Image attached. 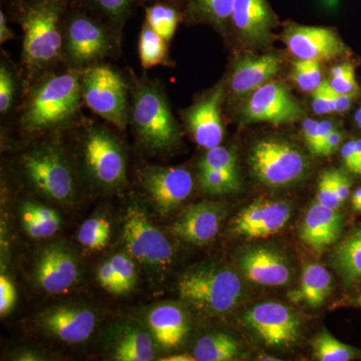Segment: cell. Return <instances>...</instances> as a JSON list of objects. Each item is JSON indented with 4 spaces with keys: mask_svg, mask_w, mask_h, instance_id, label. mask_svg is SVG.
Instances as JSON below:
<instances>
[{
    "mask_svg": "<svg viewBox=\"0 0 361 361\" xmlns=\"http://www.w3.org/2000/svg\"><path fill=\"white\" fill-rule=\"evenodd\" d=\"M244 319L266 345L290 346L298 341L300 323L283 304H258L246 313Z\"/></svg>",
    "mask_w": 361,
    "mask_h": 361,
    "instance_id": "obj_13",
    "label": "cell"
},
{
    "mask_svg": "<svg viewBox=\"0 0 361 361\" xmlns=\"http://www.w3.org/2000/svg\"><path fill=\"white\" fill-rule=\"evenodd\" d=\"M312 348L314 357L320 361H349L356 356L355 348L342 343L326 330L317 334Z\"/></svg>",
    "mask_w": 361,
    "mask_h": 361,
    "instance_id": "obj_35",
    "label": "cell"
},
{
    "mask_svg": "<svg viewBox=\"0 0 361 361\" xmlns=\"http://www.w3.org/2000/svg\"><path fill=\"white\" fill-rule=\"evenodd\" d=\"M137 54L145 71L159 66H170L169 42L145 23H142L137 39Z\"/></svg>",
    "mask_w": 361,
    "mask_h": 361,
    "instance_id": "obj_29",
    "label": "cell"
},
{
    "mask_svg": "<svg viewBox=\"0 0 361 361\" xmlns=\"http://www.w3.org/2000/svg\"><path fill=\"white\" fill-rule=\"evenodd\" d=\"M334 130V123L330 121H322L319 123V146H318V156L322 153V147L324 146L327 137Z\"/></svg>",
    "mask_w": 361,
    "mask_h": 361,
    "instance_id": "obj_53",
    "label": "cell"
},
{
    "mask_svg": "<svg viewBox=\"0 0 361 361\" xmlns=\"http://www.w3.org/2000/svg\"><path fill=\"white\" fill-rule=\"evenodd\" d=\"M342 142V134L339 130L334 129L332 130L331 134L327 137L324 146L322 147V153L320 156L329 157L332 154L336 153L337 149L339 148Z\"/></svg>",
    "mask_w": 361,
    "mask_h": 361,
    "instance_id": "obj_50",
    "label": "cell"
},
{
    "mask_svg": "<svg viewBox=\"0 0 361 361\" xmlns=\"http://www.w3.org/2000/svg\"><path fill=\"white\" fill-rule=\"evenodd\" d=\"M111 265L115 270L116 279H118V288H120V294L127 293L132 290L135 283V263L129 256L123 255V254H116L111 259Z\"/></svg>",
    "mask_w": 361,
    "mask_h": 361,
    "instance_id": "obj_40",
    "label": "cell"
},
{
    "mask_svg": "<svg viewBox=\"0 0 361 361\" xmlns=\"http://www.w3.org/2000/svg\"><path fill=\"white\" fill-rule=\"evenodd\" d=\"M316 202L327 208L337 209L342 205L337 196L336 187V170H327L323 172L318 183Z\"/></svg>",
    "mask_w": 361,
    "mask_h": 361,
    "instance_id": "obj_41",
    "label": "cell"
},
{
    "mask_svg": "<svg viewBox=\"0 0 361 361\" xmlns=\"http://www.w3.org/2000/svg\"><path fill=\"white\" fill-rule=\"evenodd\" d=\"M247 279L264 286H282L290 280L291 271L283 256L268 248L247 252L240 261Z\"/></svg>",
    "mask_w": 361,
    "mask_h": 361,
    "instance_id": "obj_22",
    "label": "cell"
},
{
    "mask_svg": "<svg viewBox=\"0 0 361 361\" xmlns=\"http://www.w3.org/2000/svg\"><path fill=\"white\" fill-rule=\"evenodd\" d=\"M52 140L33 144L18 160L20 172L40 194L59 202L68 201L77 187L75 167L65 148Z\"/></svg>",
    "mask_w": 361,
    "mask_h": 361,
    "instance_id": "obj_6",
    "label": "cell"
},
{
    "mask_svg": "<svg viewBox=\"0 0 361 361\" xmlns=\"http://www.w3.org/2000/svg\"><path fill=\"white\" fill-rule=\"evenodd\" d=\"M283 39L289 51L299 59L331 61L346 52L345 45L331 28L289 25Z\"/></svg>",
    "mask_w": 361,
    "mask_h": 361,
    "instance_id": "obj_15",
    "label": "cell"
},
{
    "mask_svg": "<svg viewBox=\"0 0 361 361\" xmlns=\"http://www.w3.org/2000/svg\"><path fill=\"white\" fill-rule=\"evenodd\" d=\"M80 269L75 257L63 247L45 249L37 266L39 286L49 294H61L77 282Z\"/></svg>",
    "mask_w": 361,
    "mask_h": 361,
    "instance_id": "obj_17",
    "label": "cell"
},
{
    "mask_svg": "<svg viewBox=\"0 0 361 361\" xmlns=\"http://www.w3.org/2000/svg\"><path fill=\"white\" fill-rule=\"evenodd\" d=\"M154 356L152 337L147 332L135 330L118 344L114 357L118 361H149L154 360Z\"/></svg>",
    "mask_w": 361,
    "mask_h": 361,
    "instance_id": "obj_34",
    "label": "cell"
},
{
    "mask_svg": "<svg viewBox=\"0 0 361 361\" xmlns=\"http://www.w3.org/2000/svg\"><path fill=\"white\" fill-rule=\"evenodd\" d=\"M97 280L99 284L106 291L111 293L120 294V288H118V279H116L115 270L111 261H106L103 263L97 271Z\"/></svg>",
    "mask_w": 361,
    "mask_h": 361,
    "instance_id": "obj_44",
    "label": "cell"
},
{
    "mask_svg": "<svg viewBox=\"0 0 361 361\" xmlns=\"http://www.w3.org/2000/svg\"><path fill=\"white\" fill-rule=\"evenodd\" d=\"M313 110L317 115L334 113V90L329 80H323L313 92Z\"/></svg>",
    "mask_w": 361,
    "mask_h": 361,
    "instance_id": "obj_42",
    "label": "cell"
},
{
    "mask_svg": "<svg viewBox=\"0 0 361 361\" xmlns=\"http://www.w3.org/2000/svg\"><path fill=\"white\" fill-rule=\"evenodd\" d=\"M331 275L324 266L311 263L304 267L300 285L289 293V298L295 303L319 307L331 293Z\"/></svg>",
    "mask_w": 361,
    "mask_h": 361,
    "instance_id": "obj_25",
    "label": "cell"
},
{
    "mask_svg": "<svg viewBox=\"0 0 361 361\" xmlns=\"http://www.w3.org/2000/svg\"><path fill=\"white\" fill-rule=\"evenodd\" d=\"M11 4V7L20 6V4H26V2L32 1V0H7Z\"/></svg>",
    "mask_w": 361,
    "mask_h": 361,
    "instance_id": "obj_58",
    "label": "cell"
},
{
    "mask_svg": "<svg viewBox=\"0 0 361 361\" xmlns=\"http://www.w3.org/2000/svg\"><path fill=\"white\" fill-rule=\"evenodd\" d=\"M355 118V122H356V123H357L358 127L361 128V106H360V110L356 111Z\"/></svg>",
    "mask_w": 361,
    "mask_h": 361,
    "instance_id": "obj_60",
    "label": "cell"
},
{
    "mask_svg": "<svg viewBox=\"0 0 361 361\" xmlns=\"http://www.w3.org/2000/svg\"><path fill=\"white\" fill-rule=\"evenodd\" d=\"M23 84L20 68L13 65L6 56L0 61V116H8L18 109Z\"/></svg>",
    "mask_w": 361,
    "mask_h": 361,
    "instance_id": "obj_30",
    "label": "cell"
},
{
    "mask_svg": "<svg viewBox=\"0 0 361 361\" xmlns=\"http://www.w3.org/2000/svg\"><path fill=\"white\" fill-rule=\"evenodd\" d=\"M224 85L219 84L207 92L184 113L187 130L202 148L209 149L220 146L224 137L222 103Z\"/></svg>",
    "mask_w": 361,
    "mask_h": 361,
    "instance_id": "obj_12",
    "label": "cell"
},
{
    "mask_svg": "<svg viewBox=\"0 0 361 361\" xmlns=\"http://www.w3.org/2000/svg\"><path fill=\"white\" fill-rule=\"evenodd\" d=\"M341 157L344 166L349 172L355 174L356 171V141H349L341 148Z\"/></svg>",
    "mask_w": 361,
    "mask_h": 361,
    "instance_id": "obj_47",
    "label": "cell"
},
{
    "mask_svg": "<svg viewBox=\"0 0 361 361\" xmlns=\"http://www.w3.org/2000/svg\"><path fill=\"white\" fill-rule=\"evenodd\" d=\"M356 175H361V137L356 141Z\"/></svg>",
    "mask_w": 361,
    "mask_h": 361,
    "instance_id": "obj_55",
    "label": "cell"
},
{
    "mask_svg": "<svg viewBox=\"0 0 361 361\" xmlns=\"http://www.w3.org/2000/svg\"><path fill=\"white\" fill-rule=\"evenodd\" d=\"M336 265L346 283L361 279V229L351 234L338 247Z\"/></svg>",
    "mask_w": 361,
    "mask_h": 361,
    "instance_id": "obj_33",
    "label": "cell"
},
{
    "mask_svg": "<svg viewBox=\"0 0 361 361\" xmlns=\"http://www.w3.org/2000/svg\"><path fill=\"white\" fill-rule=\"evenodd\" d=\"M239 353L238 341L225 334L203 336L194 348V356L198 361L232 360Z\"/></svg>",
    "mask_w": 361,
    "mask_h": 361,
    "instance_id": "obj_32",
    "label": "cell"
},
{
    "mask_svg": "<svg viewBox=\"0 0 361 361\" xmlns=\"http://www.w3.org/2000/svg\"><path fill=\"white\" fill-rule=\"evenodd\" d=\"M258 360H262V361H277V360H279L276 357H273V356L264 355L259 356Z\"/></svg>",
    "mask_w": 361,
    "mask_h": 361,
    "instance_id": "obj_59",
    "label": "cell"
},
{
    "mask_svg": "<svg viewBox=\"0 0 361 361\" xmlns=\"http://www.w3.org/2000/svg\"><path fill=\"white\" fill-rule=\"evenodd\" d=\"M163 361H194L196 360L195 356H191L189 355H176L169 356L167 358H163L161 360Z\"/></svg>",
    "mask_w": 361,
    "mask_h": 361,
    "instance_id": "obj_56",
    "label": "cell"
},
{
    "mask_svg": "<svg viewBox=\"0 0 361 361\" xmlns=\"http://www.w3.org/2000/svg\"><path fill=\"white\" fill-rule=\"evenodd\" d=\"M357 302L360 303V305L361 306V293H360V297H358Z\"/></svg>",
    "mask_w": 361,
    "mask_h": 361,
    "instance_id": "obj_61",
    "label": "cell"
},
{
    "mask_svg": "<svg viewBox=\"0 0 361 361\" xmlns=\"http://www.w3.org/2000/svg\"><path fill=\"white\" fill-rule=\"evenodd\" d=\"M82 71L63 68L37 78L23 90L18 106L23 134L44 135L65 129L82 116Z\"/></svg>",
    "mask_w": 361,
    "mask_h": 361,
    "instance_id": "obj_2",
    "label": "cell"
},
{
    "mask_svg": "<svg viewBox=\"0 0 361 361\" xmlns=\"http://www.w3.org/2000/svg\"><path fill=\"white\" fill-rule=\"evenodd\" d=\"M223 209L219 204L203 202L190 207L173 225L172 232L180 239L195 245L212 241L219 232Z\"/></svg>",
    "mask_w": 361,
    "mask_h": 361,
    "instance_id": "obj_18",
    "label": "cell"
},
{
    "mask_svg": "<svg viewBox=\"0 0 361 361\" xmlns=\"http://www.w3.org/2000/svg\"><path fill=\"white\" fill-rule=\"evenodd\" d=\"M123 239L128 252L140 262L167 266L172 261L174 252L167 237L137 207H130L126 214Z\"/></svg>",
    "mask_w": 361,
    "mask_h": 361,
    "instance_id": "obj_10",
    "label": "cell"
},
{
    "mask_svg": "<svg viewBox=\"0 0 361 361\" xmlns=\"http://www.w3.org/2000/svg\"><path fill=\"white\" fill-rule=\"evenodd\" d=\"M199 168L238 172L234 152L221 145L215 148L207 149L205 155L199 161Z\"/></svg>",
    "mask_w": 361,
    "mask_h": 361,
    "instance_id": "obj_38",
    "label": "cell"
},
{
    "mask_svg": "<svg viewBox=\"0 0 361 361\" xmlns=\"http://www.w3.org/2000/svg\"><path fill=\"white\" fill-rule=\"evenodd\" d=\"M329 85L337 94L353 97H355L360 90L355 80V68L350 63H342L334 66L331 70Z\"/></svg>",
    "mask_w": 361,
    "mask_h": 361,
    "instance_id": "obj_39",
    "label": "cell"
},
{
    "mask_svg": "<svg viewBox=\"0 0 361 361\" xmlns=\"http://www.w3.org/2000/svg\"><path fill=\"white\" fill-rule=\"evenodd\" d=\"M291 217L284 201L258 200L241 211L233 220L232 231L247 239H263L277 234Z\"/></svg>",
    "mask_w": 361,
    "mask_h": 361,
    "instance_id": "obj_16",
    "label": "cell"
},
{
    "mask_svg": "<svg viewBox=\"0 0 361 361\" xmlns=\"http://www.w3.org/2000/svg\"><path fill=\"white\" fill-rule=\"evenodd\" d=\"M20 217L25 232L33 239L49 238L61 226L59 214L37 202H25L21 207Z\"/></svg>",
    "mask_w": 361,
    "mask_h": 361,
    "instance_id": "obj_27",
    "label": "cell"
},
{
    "mask_svg": "<svg viewBox=\"0 0 361 361\" xmlns=\"http://www.w3.org/2000/svg\"><path fill=\"white\" fill-rule=\"evenodd\" d=\"M16 300V290L13 282L6 276L0 277V313L6 314L13 307Z\"/></svg>",
    "mask_w": 361,
    "mask_h": 361,
    "instance_id": "obj_43",
    "label": "cell"
},
{
    "mask_svg": "<svg viewBox=\"0 0 361 361\" xmlns=\"http://www.w3.org/2000/svg\"><path fill=\"white\" fill-rule=\"evenodd\" d=\"M358 211H360V212H361V206H360V210H358Z\"/></svg>",
    "mask_w": 361,
    "mask_h": 361,
    "instance_id": "obj_62",
    "label": "cell"
},
{
    "mask_svg": "<svg viewBox=\"0 0 361 361\" xmlns=\"http://www.w3.org/2000/svg\"><path fill=\"white\" fill-rule=\"evenodd\" d=\"M319 123L312 118H306L303 122L304 140L311 153L318 156V146H319Z\"/></svg>",
    "mask_w": 361,
    "mask_h": 361,
    "instance_id": "obj_45",
    "label": "cell"
},
{
    "mask_svg": "<svg viewBox=\"0 0 361 361\" xmlns=\"http://www.w3.org/2000/svg\"><path fill=\"white\" fill-rule=\"evenodd\" d=\"M71 0H32L11 7L23 30L20 75L23 90L63 66V20Z\"/></svg>",
    "mask_w": 361,
    "mask_h": 361,
    "instance_id": "obj_1",
    "label": "cell"
},
{
    "mask_svg": "<svg viewBox=\"0 0 361 361\" xmlns=\"http://www.w3.org/2000/svg\"><path fill=\"white\" fill-rule=\"evenodd\" d=\"M291 77L298 87L304 92H313L315 90L314 85L308 75L307 71L304 68L302 59L294 61L292 66Z\"/></svg>",
    "mask_w": 361,
    "mask_h": 361,
    "instance_id": "obj_46",
    "label": "cell"
},
{
    "mask_svg": "<svg viewBox=\"0 0 361 361\" xmlns=\"http://www.w3.org/2000/svg\"><path fill=\"white\" fill-rule=\"evenodd\" d=\"M183 300L213 314L229 312L241 300L243 286L236 273L223 268L190 271L178 283Z\"/></svg>",
    "mask_w": 361,
    "mask_h": 361,
    "instance_id": "obj_8",
    "label": "cell"
},
{
    "mask_svg": "<svg viewBox=\"0 0 361 361\" xmlns=\"http://www.w3.org/2000/svg\"><path fill=\"white\" fill-rule=\"evenodd\" d=\"M279 58L272 54L260 56H246L239 59L233 68L230 87L236 96H244L255 92L280 71Z\"/></svg>",
    "mask_w": 361,
    "mask_h": 361,
    "instance_id": "obj_23",
    "label": "cell"
},
{
    "mask_svg": "<svg viewBox=\"0 0 361 361\" xmlns=\"http://www.w3.org/2000/svg\"><path fill=\"white\" fill-rule=\"evenodd\" d=\"M250 164L254 174L267 186L282 187L300 180L306 172L305 158L289 142L268 139L252 149Z\"/></svg>",
    "mask_w": 361,
    "mask_h": 361,
    "instance_id": "obj_9",
    "label": "cell"
},
{
    "mask_svg": "<svg viewBox=\"0 0 361 361\" xmlns=\"http://www.w3.org/2000/svg\"><path fill=\"white\" fill-rule=\"evenodd\" d=\"M353 97L348 94H337L334 90V113H344L350 108Z\"/></svg>",
    "mask_w": 361,
    "mask_h": 361,
    "instance_id": "obj_52",
    "label": "cell"
},
{
    "mask_svg": "<svg viewBox=\"0 0 361 361\" xmlns=\"http://www.w3.org/2000/svg\"><path fill=\"white\" fill-rule=\"evenodd\" d=\"M336 187L337 196L339 200L343 204L348 200L349 192H350V180L343 173L336 171Z\"/></svg>",
    "mask_w": 361,
    "mask_h": 361,
    "instance_id": "obj_49",
    "label": "cell"
},
{
    "mask_svg": "<svg viewBox=\"0 0 361 361\" xmlns=\"http://www.w3.org/2000/svg\"><path fill=\"white\" fill-rule=\"evenodd\" d=\"M42 323L47 331L61 341L80 343L92 336L97 317L87 308L59 306L45 313Z\"/></svg>",
    "mask_w": 361,
    "mask_h": 361,
    "instance_id": "obj_19",
    "label": "cell"
},
{
    "mask_svg": "<svg viewBox=\"0 0 361 361\" xmlns=\"http://www.w3.org/2000/svg\"><path fill=\"white\" fill-rule=\"evenodd\" d=\"M92 13L108 23L116 32L122 33L135 6L141 0H80Z\"/></svg>",
    "mask_w": 361,
    "mask_h": 361,
    "instance_id": "obj_31",
    "label": "cell"
},
{
    "mask_svg": "<svg viewBox=\"0 0 361 361\" xmlns=\"http://www.w3.org/2000/svg\"><path fill=\"white\" fill-rule=\"evenodd\" d=\"M122 37L80 0H71L63 20V66L82 71L118 58Z\"/></svg>",
    "mask_w": 361,
    "mask_h": 361,
    "instance_id": "obj_4",
    "label": "cell"
},
{
    "mask_svg": "<svg viewBox=\"0 0 361 361\" xmlns=\"http://www.w3.org/2000/svg\"><path fill=\"white\" fill-rule=\"evenodd\" d=\"M75 134L80 169L85 177L104 189L127 183V153L118 135L108 126L84 118L68 126Z\"/></svg>",
    "mask_w": 361,
    "mask_h": 361,
    "instance_id": "obj_5",
    "label": "cell"
},
{
    "mask_svg": "<svg viewBox=\"0 0 361 361\" xmlns=\"http://www.w3.org/2000/svg\"><path fill=\"white\" fill-rule=\"evenodd\" d=\"M235 0H185L184 18L225 30L231 23Z\"/></svg>",
    "mask_w": 361,
    "mask_h": 361,
    "instance_id": "obj_26",
    "label": "cell"
},
{
    "mask_svg": "<svg viewBox=\"0 0 361 361\" xmlns=\"http://www.w3.org/2000/svg\"><path fill=\"white\" fill-rule=\"evenodd\" d=\"M130 85L129 126L140 148L153 155L172 151L180 130L163 84L130 73Z\"/></svg>",
    "mask_w": 361,
    "mask_h": 361,
    "instance_id": "obj_3",
    "label": "cell"
},
{
    "mask_svg": "<svg viewBox=\"0 0 361 361\" xmlns=\"http://www.w3.org/2000/svg\"><path fill=\"white\" fill-rule=\"evenodd\" d=\"M144 7V23L170 44L174 39L180 21L184 18L183 9L163 1L153 2Z\"/></svg>",
    "mask_w": 361,
    "mask_h": 361,
    "instance_id": "obj_28",
    "label": "cell"
},
{
    "mask_svg": "<svg viewBox=\"0 0 361 361\" xmlns=\"http://www.w3.org/2000/svg\"><path fill=\"white\" fill-rule=\"evenodd\" d=\"M303 115V109L283 85L268 82L252 94L244 116L249 122L281 125L295 122Z\"/></svg>",
    "mask_w": 361,
    "mask_h": 361,
    "instance_id": "obj_14",
    "label": "cell"
},
{
    "mask_svg": "<svg viewBox=\"0 0 361 361\" xmlns=\"http://www.w3.org/2000/svg\"><path fill=\"white\" fill-rule=\"evenodd\" d=\"M139 179L149 200L164 214L186 201L194 188L191 172L180 167L148 166L140 172Z\"/></svg>",
    "mask_w": 361,
    "mask_h": 361,
    "instance_id": "obj_11",
    "label": "cell"
},
{
    "mask_svg": "<svg viewBox=\"0 0 361 361\" xmlns=\"http://www.w3.org/2000/svg\"><path fill=\"white\" fill-rule=\"evenodd\" d=\"M111 224L104 217H92L85 221L78 231V242L90 251L103 250L110 241Z\"/></svg>",
    "mask_w": 361,
    "mask_h": 361,
    "instance_id": "obj_36",
    "label": "cell"
},
{
    "mask_svg": "<svg viewBox=\"0 0 361 361\" xmlns=\"http://www.w3.org/2000/svg\"><path fill=\"white\" fill-rule=\"evenodd\" d=\"M14 37L16 35L13 30H11L7 23L6 13H4V9H1L0 11V44H4L8 40L14 39Z\"/></svg>",
    "mask_w": 361,
    "mask_h": 361,
    "instance_id": "obj_51",
    "label": "cell"
},
{
    "mask_svg": "<svg viewBox=\"0 0 361 361\" xmlns=\"http://www.w3.org/2000/svg\"><path fill=\"white\" fill-rule=\"evenodd\" d=\"M231 25L247 42L264 44L274 25V16L267 0H235Z\"/></svg>",
    "mask_w": 361,
    "mask_h": 361,
    "instance_id": "obj_20",
    "label": "cell"
},
{
    "mask_svg": "<svg viewBox=\"0 0 361 361\" xmlns=\"http://www.w3.org/2000/svg\"><path fill=\"white\" fill-rule=\"evenodd\" d=\"M148 322L152 334L163 348H176L186 336V316L173 304H163L152 310Z\"/></svg>",
    "mask_w": 361,
    "mask_h": 361,
    "instance_id": "obj_24",
    "label": "cell"
},
{
    "mask_svg": "<svg viewBox=\"0 0 361 361\" xmlns=\"http://www.w3.org/2000/svg\"><path fill=\"white\" fill-rule=\"evenodd\" d=\"M199 179L204 191L213 195L231 193L240 187L238 172L199 168Z\"/></svg>",
    "mask_w": 361,
    "mask_h": 361,
    "instance_id": "obj_37",
    "label": "cell"
},
{
    "mask_svg": "<svg viewBox=\"0 0 361 361\" xmlns=\"http://www.w3.org/2000/svg\"><path fill=\"white\" fill-rule=\"evenodd\" d=\"M343 218L337 209L313 204L306 213L300 228V238L313 251L322 252L339 238Z\"/></svg>",
    "mask_w": 361,
    "mask_h": 361,
    "instance_id": "obj_21",
    "label": "cell"
},
{
    "mask_svg": "<svg viewBox=\"0 0 361 361\" xmlns=\"http://www.w3.org/2000/svg\"><path fill=\"white\" fill-rule=\"evenodd\" d=\"M302 63L312 80V84L314 85L315 89H317L323 82L320 61H313V59H302Z\"/></svg>",
    "mask_w": 361,
    "mask_h": 361,
    "instance_id": "obj_48",
    "label": "cell"
},
{
    "mask_svg": "<svg viewBox=\"0 0 361 361\" xmlns=\"http://www.w3.org/2000/svg\"><path fill=\"white\" fill-rule=\"evenodd\" d=\"M169 2V4H175L184 11L185 0H141V6H147V4H153V2Z\"/></svg>",
    "mask_w": 361,
    "mask_h": 361,
    "instance_id": "obj_54",
    "label": "cell"
},
{
    "mask_svg": "<svg viewBox=\"0 0 361 361\" xmlns=\"http://www.w3.org/2000/svg\"><path fill=\"white\" fill-rule=\"evenodd\" d=\"M130 78L108 63L82 71V103L94 115L125 132L129 127Z\"/></svg>",
    "mask_w": 361,
    "mask_h": 361,
    "instance_id": "obj_7",
    "label": "cell"
},
{
    "mask_svg": "<svg viewBox=\"0 0 361 361\" xmlns=\"http://www.w3.org/2000/svg\"><path fill=\"white\" fill-rule=\"evenodd\" d=\"M353 206L356 211L360 210L361 206V188L356 190L353 196Z\"/></svg>",
    "mask_w": 361,
    "mask_h": 361,
    "instance_id": "obj_57",
    "label": "cell"
}]
</instances>
